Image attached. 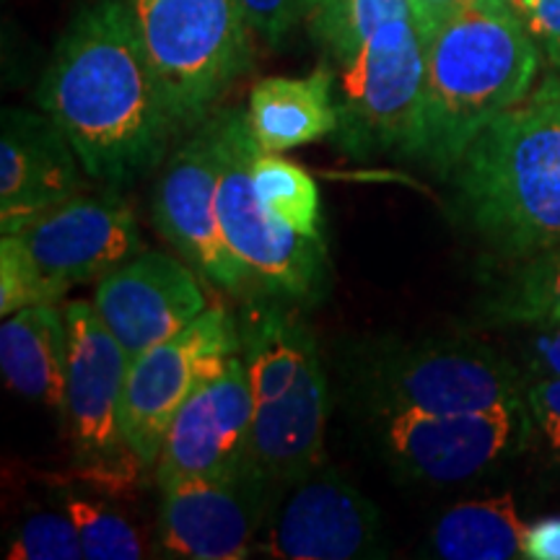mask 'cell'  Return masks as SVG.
I'll list each match as a JSON object with an SVG mask.
<instances>
[{
  "label": "cell",
  "mask_w": 560,
  "mask_h": 560,
  "mask_svg": "<svg viewBox=\"0 0 560 560\" xmlns=\"http://www.w3.org/2000/svg\"><path fill=\"white\" fill-rule=\"evenodd\" d=\"M252 179H255V190L272 219L306 240L325 244L317 182L304 166L280 159L278 153L260 151L252 164Z\"/></svg>",
  "instance_id": "22"
},
{
  "label": "cell",
  "mask_w": 560,
  "mask_h": 560,
  "mask_svg": "<svg viewBox=\"0 0 560 560\" xmlns=\"http://www.w3.org/2000/svg\"><path fill=\"white\" fill-rule=\"evenodd\" d=\"M37 102L86 177L112 190L153 170L179 130L125 0H96L70 21Z\"/></svg>",
  "instance_id": "1"
},
{
  "label": "cell",
  "mask_w": 560,
  "mask_h": 560,
  "mask_svg": "<svg viewBox=\"0 0 560 560\" xmlns=\"http://www.w3.org/2000/svg\"><path fill=\"white\" fill-rule=\"evenodd\" d=\"M340 149L353 159L400 151L418 156L425 109V42L412 16L380 26L342 62Z\"/></svg>",
  "instance_id": "6"
},
{
  "label": "cell",
  "mask_w": 560,
  "mask_h": 560,
  "mask_svg": "<svg viewBox=\"0 0 560 560\" xmlns=\"http://www.w3.org/2000/svg\"><path fill=\"white\" fill-rule=\"evenodd\" d=\"M322 3V0H306V9H314V5H319ZM310 11H306V16H310Z\"/></svg>",
  "instance_id": "34"
},
{
  "label": "cell",
  "mask_w": 560,
  "mask_h": 560,
  "mask_svg": "<svg viewBox=\"0 0 560 560\" xmlns=\"http://www.w3.org/2000/svg\"><path fill=\"white\" fill-rule=\"evenodd\" d=\"M268 550L289 560H353L374 556L380 548V514L374 503L330 467H314L291 482Z\"/></svg>",
  "instance_id": "15"
},
{
  "label": "cell",
  "mask_w": 560,
  "mask_h": 560,
  "mask_svg": "<svg viewBox=\"0 0 560 560\" xmlns=\"http://www.w3.org/2000/svg\"><path fill=\"white\" fill-rule=\"evenodd\" d=\"M79 156L47 115L5 109L0 136V229L19 234L42 213L75 198Z\"/></svg>",
  "instance_id": "18"
},
{
  "label": "cell",
  "mask_w": 560,
  "mask_h": 560,
  "mask_svg": "<svg viewBox=\"0 0 560 560\" xmlns=\"http://www.w3.org/2000/svg\"><path fill=\"white\" fill-rule=\"evenodd\" d=\"M493 306L516 325H560V249L524 257Z\"/></svg>",
  "instance_id": "24"
},
{
  "label": "cell",
  "mask_w": 560,
  "mask_h": 560,
  "mask_svg": "<svg viewBox=\"0 0 560 560\" xmlns=\"http://www.w3.org/2000/svg\"><path fill=\"white\" fill-rule=\"evenodd\" d=\"M0 369L13 392L66 416V314L55 304H39L3 317Z\"/></svg>",
  "instance_id": "20"
},
{
  "label": "cell",
  "mask_w": 560,
  "mask_h": 560,
  "mask_svg": "<svg viewBox=\"0 0 560 560\" xmlns=\"http://www.w3.org/2000/svg\"><path fill=\"white\" fill-rule=\"evenodd\" d=\"M213 122L219 136L215 213L229 249L262 291L291 299L317 296L325 280V244L296 234L265 210L252 179V164L262 149L252 136L247 112H215Z\"/></svg>",
  "instance_id": "7"
},
{
  "label": "cell",
  "mask_w": 560,
  "mask_h": 560,
  "mask_svg": "<svg viewBox=\"0 0 560 560\" xmlns=\"http://www.w3.org/2000/svg\"><path fill=\"white\" fill-rule=\"evenodd\" d=\"M242 353V330L223 306L130 361L120 402L122 441L145 465H156L166 431L187 397Z\"/></svg>",
  "instance_id": "8"
},
{
  "label": "cell",
  "mask_w": 560,
  "mask_h": 560,
  "mask_svg": "<svg viewBox=\"0 0 560 560\" xmlns=\"http://www.w3.org/2000/svg\"><path fill=\"white\" fill-rule=\"evenodd\" d=\"M524 558L560 560V516H548L524 529Z\"/></svg>",
  "instance_id": "33"
},
{
  "label": "cell",
  "mask_w": 560,
  "mask_h": 560,
  "mask_svg": "<svg viewBox=\"0 0 560 560\" xmlns=\"http://www.w3.org/2000/svg\"><path fill=\"white\" fill-rule=\"evenodd\" d=\"M527 412L550 450L560 452V380L545 376L527 384Z\"/></svg>",
  "instance_id": "30"
},
{
  "label": "cell",
  "mask_w": 560,
  "mask_h": 560,
  "mask_svg": "<svg viewBox=\"0 0 560 560\" xmlns=\"http://www.w3.org/2000/svg\"><path fill=\"white\" fill-rule=\"evenodd\" d=\"M66 289L47 276L21 234L0 240V314L11 317L26 306L55 304Z\"/></svg>",
  "instance_id": "26"
},
{
  "label": "cell",
  "mask_w": 560,
  "mask_h": 560,
  "mask_svg": "<svg viewBox=\"0 0 560 560\" xmlns=\"http://www.w3.org/2000/svg\"><path fill=\"white\" fill-rule=\"evenodd\" d=\"M470 0H410V13L416 21L420 37L429 45L433 34H436L446 21H452L457 13L467 9Z\"/></svg>",
  "instance_id": "32"
},
{
  "label": "cell",
  "mask_w": 560,
  "mask_h": 560,
  "mask_svg": "<svg viewBox=\"0 0 560 560\" xmlns=\"http://www.w3.org/2000/svg\"><path fill=\"white\" fill-rule=\"evenodd\" d=\"M11 560H81V540L68 514L37 511L26 516L5 552Z\"/></svg>",
  "instance_id": "27"
},
{
  "label": "cell",
  "mask_w": 560,
  "mask_h": 560,
  "mask_svg": "<svg viewBox=\"0 0 560 560\" xmlns=\"http://www.w3.org/2000/svg\"><path fill=\"white\" fill-rule=\"evenodd\" d=\"M467 219L511 257L560 249V100L545 86L488 125L454 166Z\"/></svg>",
  "instance_id": "3"
},
{
  "label": "cell",
  "mask_w": 560,
  "mask_h": 560,
  "mask_svg": "<svg viewBox=\"0 0 560 560\" xmlns=\"http://www.w3.org/2000/svg\"><path fill=\"white\" fill-rule=\"evenodd\" d=\"M540 52L560 73V0H511Z\"/></svg>",
  "instance_id": "29"
},
{
  "label": "cell",
  "mask_w": 560,
  "mask_h": 560,
  "mask_svg": "<svg viewBox=\"0 0 560 560\" xmlns=\"http://www.w3.org/2000/svg\"><path fill=\"white\" fill-rule=\"evenodd\" d=\"M252 387L244 355H234L226 369L202 382L187 397L166 431L156 462V486L202 475L226 472L249 459Z\"/></svg>",
  "instance_id": "13"
},
{
  "label": "cell",
  "mask_w": 560,
  "mask_h": 560,
  "mask_svg": "<svg viewBox=\"0 0 560 560\" xmlns=\"http://www.w3.org/2000/svg\"><path fill=\"white\" fill-rule=\"evenodd\" d=\"M68 327L66 418L75 446L89 459L107 457L128 446L120 433V402L130 355L86 301L62 310Z\"/></svg>",
  "instance_id": "16"
},
{
  "label": "cell",
  "mask_w": 560,
  "mask_h": 560,
  "mask_svg": "<svg viewBox=\"0 0 560 560\" xmlns=\"http://www.w3.org/2000/svg\"><path fill=\"white\" fill-rule=\"evenodd\" d=\"M252 387L249 459L268 482H296L322 462L330 392L317 340L296 314L257 306L242 327Z\"/></svg>",
  "instance_id": "4"
},
{
  "label": "cell",
  "mask_w": 560,
  "mask_h": 560,
  "mask_svg": "<svg viewBox=\"0 0 560 560\" xmlns=\"http://www.w3.org/2000/svg\"><path fill=\"white\" fill-rule=\"evenodd\" d=\"M62 289L102 280L143 252L132 210L117 198H70L19 231Z\"/></svg>",
  "instance_id": "17"
},
{
  "label": "cell",
  "mask_w": 560,
  "mask_h": 560,
  "mask_svg": "<svg viewBox=\"0 0 560 560\" xmlns=\"http://www.w3.org/2000/svg\"><path fill=\"white\" fill-rule=\"evenodd\" d=\"M179 128L200 125L252 60L242 0H125Z\"/></svg>",
  "instance_id": "5"
},
{
  "label": "cell",
  "mask_w": 560,
  "mask_h": 560,
  "mask_svg": "<svg viewBox=\"0 0 560 560\" xmlns=\"http://www.w3.org/2000/svg\"><path fill=\"white\" fill-rule=\"evenodd\" d=\"M66 514L79 532L83 558L89 560H140L145 558V540L136 524L125 520L120 511L104 503L70 493Z\"/></svg>",
  "instance_id": "25"
},
{
  "label": "cell",
  "mask_w": 560,
  "mask_h": 560,
  "mask_svg": "<svg viewBox=\"0 0 560 560\" xmlns=\"http://www.w3.org/2000/svg\"><path fill=\"white\" fill-rule=\"evenodd\" d=\"M249 130L262 151L283 153L314 143L338 130V102L330 68L304 79L272 75L249 91Z\"/></svg>",
  "instance_id": "19"
},
{
  "label": "cell",
  "mask_w": 560,
  "mask_h": 560,
  "mask_svg": "<svg viewBox=\"0 0 560 560\" xmlns=\"http://www.w3.org/2000/svg\"><path fill=\"white\" fill-rule=\"evenodd\" d=\"M524 410L387 412V450L397 467L423 482H462L486 472L514 446Z\"/></svg>",
  "instance_id": "12"
},
{
  "label": "cell",
  "mask_w": 560,
  "mask_h": 560,
  "mask_svg": "<svg viewBox=\"0 0 560 560\" xmlns=\"http://www.w3.org/2000/svg\"><path fill=\"white\" fill-rule=\"evenodd\" d=\"M252 32L278 45L301 16H306V0H242Z\"/></svg>",
  "instance_id": "28"
},
{
  "label": "cell",
  "mask_w": 560,
  "mask_h": 560,
  "mask_svg": "<svg viewBox=\"0 0 560 560\" xmlns=\"http://www.w3.org/2000/svg\"><path fill=\"white\" fill-rule=\"evenodd\" d=\"M540 47L511 0H470L425 45L418 156L452 174L488 125L527 102Z\"/></svg>",
  "instance_id": "2"
},
{
  "label": "cell",
  "mask_w": 560,
  "mask_h": 560,
  "mask_svg": "<svg viewBox=\"0 0 560 560\" xmlns=\"http://www.w3.org/2000/svg\"><path fill=\"white\" fill-rule=\"evenodd\" d=\"M219 185V136L206 117L195 136L172 153L153 190V221L164 240L223 291L240 293L252 285L247 268L229 249L215 213Z\"/></svg>",
  "instance_id": "9"
},
{
  "label": "cell",
  "mask_w": 560,
  "mask_h": 560,
  "mask_svg": "<svg viewBox=\"0 0 560 560\" xmlns=\"http://www.w3.org/2000/svg\"><path fill=\"white\" fill-rule=\"evenodd\" d=\"M265 475L247 459L226 472L161 488L159 540L166 556L242 560L260 524Z\"/></svg>",
  "instance_id": "11"
},
{
  "label": "cell",
  "mask_w": 560,
  "mask_h": 560,
  "mask_svg": "<svg viewBox=\"0 0 560 560\" xmlns=\"http://www.w3.org/2000/svg\"><path fill=\"white\" fill-rule=\"evenodd\" d=\"M527 369L535 380H560V325H540L527 342Z\"/></svg>",
  "instance_id": "31"
},
{
  "label": "cell",
  "mask_w": 560,
  "mask_h": 560,
  "mask_svg": "<svg viewBox=\"0 0 560 560\" xmlns=\"http://www.w3.org/2000/svg\"><path fill=\"white\" fill-rule=\"evenodd\" d=\"M524 529L511 493L465 501L433 524L431 552L446 560L524 558Z\"/></svg>",
  "instance_id": "21"
},
{
  "label": "cell",
  "mask_w": 560,
  "mask_h": 560,
  "mask_svg": "<svg viewBox=\"0 0 560 560\" xmlns=\"http://www.w3.org/2000/svg\"><path fill=\"white\" fill-rule=\"evenodd\" d=\"M384 410H524L527 382L478 342H425L384 366Z\"/></svg>",
  "instance_id": "10"
},
{
  "label": "cell",
  "mask_w": 560,
  "mask_h": 560,
  "mask_svg": "<svg viewBox=\"0 0 560 560\" xmlns=\"http://www.w3.org/2000/svg\"><path fill=\"white\" fill-rule=\"evenodd\" d=\"M402 16H412L410 0H322L310 11L312 32L340 66L380 26Z\"/></svg>",
  "instance_id": "23"
},
{
  "label": "cell",
  "mask_w": 560,
  "mask_h": 560,
  "mask_svg": "<svg viewBox=\"0 0 560 560\" xmlns=\"http://www.w3.org/2000/svg\"><path fill=\"white\" fill-rule=\"evenodd\" d=\"M94 306L132 361L190 327L208 299L185 262L140 252L100 280Z\"/></svg>",
  "instance_id": "14"
},
{
  "label": "cell",
  "mask_w": 560,
  "mask_h": 560,
  "mask_svg": "<svg viewBox=\"0 0 560 560\" xmlns=\"http://www.w3.org/2000/svg\"><path fill=\"white\" fill-rule=\"evenodd\" d=\"M552 86H556V91H558V100H560V83H552Z\"/></svg>",
  "instance_id": "35"
}]
</instances>
